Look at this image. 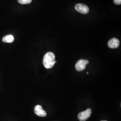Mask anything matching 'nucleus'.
<instances>
[{
  "label": "nucleus",
  "instance_id": "9d476101",
  "mask_svg": "<svg viewBox=\"0 0 121 121\" xmlns=\"http://www.w3.org/2000/svg\"></svg>",
  "mask_w": 121,
  "mask_h": 121
},
{
  "label": "nucleus",
  "instance_id": "7ed1b4c3",
  "mask_svg": "<svg viewBox=\"0 0 121 121\" xmlns=\"http://www.w3.org/2000/svg\"><path fill=\"white\" fill-rule=\"evenodd\" d=\"M89 63V61L86 60L81 59L78 60L75 65V69L78 71L83 70L86 67V65Z\"/></svg>",
  "mask_w": 121,
  "mask_h": 121
},
{
  "label": "nucleus",
  "instance_id": "20e7f679",
  "mask_svg": "<svg viewBox=\"0 0 121 121\" xmlns=\"http://www.w3.org/2000/svg\"><path fill=\"white\" fill-rule=\"evenodd\" d=\"M75 9L77 11L82 14H86L88 13L89 10V8L87 5L81 3L76 4Z\"/></svg>",
  "mask_w": 121,
  "mask_h": 121
},
{
  "label": "nucleus",
  "instance_id": "f03ea898",
  "mask_svg": "<svg viewBox=\"0 0 121 121\" xmlns=\"http://www.w3.org/2000/svg\"><path fill=\"white\" fill-rule=\"evenodd\" d=\"M91 108H88L85 111L80 112L78 115V119L79 121H85L91 116Z\"/></svg>",
  "mask_w": 121,
  "mask_h": 121
},
{
  "label": "nucleus",
  "instance_id": "423d86ee",
  "mask_svg": "<svg viewBox=\"0 0 121 121\" xmlns=\"http://www.w3.org/2000/svg\"><path fill=\"white\" fill-rule=\"evenodd\" d=\"M120 44L119 40L117 39L113 38L110 39L108 42V45L109 48H118Z\"/></svg>",
  "mask_w": 121,
  "mask_h": 121
},
{
  "label": "nucleus",
  "instance_id": "39448f33",
  "mask_svg": "<svg viewBox=\"0 0 121 121\" xmlns=\"http://www.w3.org/2000/svg\"><path fill=\"white\" fill-rule=\"evenodd\" d=\"M34 111L35 114L39 117H45L47 115L46 112L43 110L42 106L39 105H37L35 106Z\"/></svg>",
  "mask_w": 121,
  "mask_h": 121
},
{
  "label": "nucleus",
  "instance_id": "f257e3e1",
  "mask_svg": "<svg viewBox=\"0 0 121 121\" xmlns=\"http://www.w3.org/2000/svg\"><path fill=\"white\" fill-rule=\"evenodd\" d=\"M55 56L52 52H48L43 56V64L46 69H51L56 63Z\"/></svg>",
  "mask_w": 121,
  "mask_h": 121
},
{
  "label": "nucleus",
  "instance_id": "6e6552de",
  "mask_svg": "<svg viewBox=\"0 0 121 121\" xmlns=\"http://www.w3.org/2000/svg\"><path fill=\"white\" fill-rule=\"evenodd\" d=\"M32 0H17L18 2L21 4H30Z\"/></svg>",
  "mask_w": 121,
  "mask_h": 121
},
{
  "label": "nucleus",
  "instance_id": "0eeeda50",
  "mask_svg": "<svg viewBox=\"0 0 121 121\" xmlns=\"http://www.w3.org/2000/svg\"><path fill=\"white\" fill-rule=\"evenodd\" d=\"M14 40V37L12 35H7L2 38V41L5 43H12Z\"/></svg>",
  "mask_w": 121,
  "mask_h": 121
},
{
  "label": "nucleus",
  "instance_id": "1a4fd4ad",
  "mask_svg": "<svg viewBox=\"0 0 121 121\" xmlns=\"http://www.w3.org/2000/svg\"><path fill=\"white\" fill-rule=\"evenodd\" d=\"M113 2L115 4H121V0H113Z\"/></svg>",
  "mask_w": 121,
  "mask_h": 121
}]
</instances>
